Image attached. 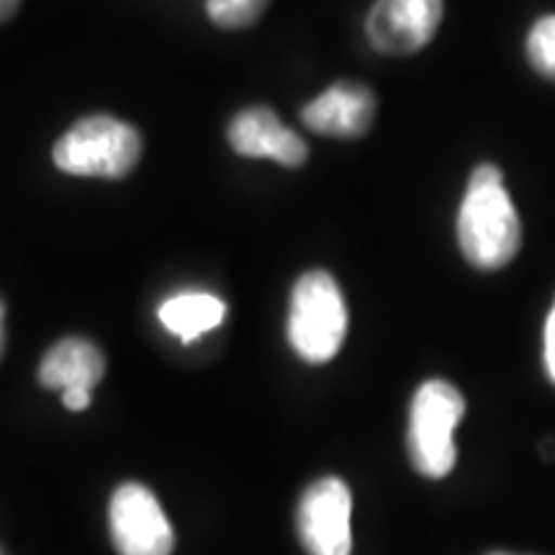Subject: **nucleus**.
Wrapping results in <instances>:
<instances>
[{"label":"nucleus","mask_w":555,"mask_h":555,"mask_svg":"<svg viewBox=\"0 0 555 555\" xmlns=\"http://www.w3.org/2000/svg\"><path fill=\"white\" fill-rule=\"evenodd\" d=\"M491 555H509V553H491Z\"/></svg>","instance_id":"6ab92c4d"},{"label":"nucleus","mask_w":555,"mask_h":555,"mask_svg":"<svg viewBox=\"0 0 555 555\" xmlns=\"http://www.w3.org/2000/svg\"><path fill=\"white\" fill-rule=\"evenodd\" d=\"M142 157V137L131 124L106 114L75 121L54 144V165L78 178H127Z\"/></svg>","instance_id":"f03ea898"},{"label":"nucleus","mask_w":555,"mask_h":555,"mask_svg":"<svg viewBox=\"0 0 555 555\" xmlns=\"http://www.w3.org/2000/svg\"><path fill=\"white\" fill-rule=\"evenodd\" d=\"M352 496L343 478L324 476L304 491L296 512V530L309 555L352 553Z\"/></svg>","instance_id":"39448f33"},{"label":"nucleus","mask_w":555,"mask_h":555,"mask_svg":"<svg viewBox=\"0 0 555 555\" xmlns=\"http://www.w3.org/2000/svg\"><path fill=\"white\" fill-rule=\"evenodd\" d=\"M446 0H376L365 34L378 52L404 57L427 47L440 29Z\"/></svg>","instance_id":"0eeeda50"},{"label":"nucleus","mask_w":555,"mask_h":555,"mask_svg":"<svg viewBox=\"0 0 555 555\" xmlns=\"http://www.w3.org/2000/svg\"><path fill=\"white\" fill-rule=\"evenodd\" d=\"M106 373L103 352L90 339L65 337L50 347L39 365V384L44 388H88L93 391Z\"/></svg>","instance_id":"9d476101"},{"label":"nucleus","mask_w":555,"mask_h":555,"mask_svg":"<svg viewBox=\"0 0 555 555\" xmlns=\"http://www.w3.org/2000/svg\"><path fill=\"white\" fill-rule=\"evenodd\" d=\"M108 527L119 555H170L176 547L168 515L142 483H121L114 491Z\"/></svg>","instance_id":"423d86ee"},{"label":"nucleus","mask_w":555,"mask_h":555,"mask_svg":"<svg viewBox=\"0 0 555 555\" xmlns=\"http://www.w3.org/2000/svg\"><path fill=\"white\" fill-rule=\"evenodd\" d=\"M466 414V401L448 380L433 378L416 388L409 412L406 448L414 468L427 478H446L455 468V427Z\"/></svg>","instance_id":"20e7f679"},{"label":"nucleus","mask_w":555,"mask_h":555,"mask_svg":"<svg viewBox=\"0 0 555 555\" xmlns=\"http://www.w3.org/2000/svg\"><path fill=\"white\" fill-rule=\"evenodd\" d=\"M457 245L478 270L509 266L522 245V224L496 165H478L457 211Z\"/></svg>","instance_id":"f257e3e1"},{"label":"nucleus","mask_w":555,"mask_h":555,"mask_svg":"<svg viewBox=\"0 0 555 555\" xmlns=\"http://www.w3.org/2000/svg\"><path fill=\"white\" fill-rule=\"evenodd\" d=\"M157 314L165 330L178 335L180 343L189 345L224 322L227 304L219 296L206 294V291H189V294L168 298Z\"/></svg>","instance_id":"9b49d317"},{"label":"nucleus","mask_w":555,"mask_h":555,"mask_svg":"<svg viewBox=\"0 0 555 555\" xmlns=\"http://www.w3.org/2000/svg\"><path fill=\"white\" fill-rule=\"evenodd\" d=\"M21 0H0V21H9L16 13Z\"/></svg>","instance_id":"dca6fc26"},{"label":"nucleus","mask_w":555,"mask_h":555,"mask_svg":"<svg viewBox=\"0 0 555 555\" xmlns=\"http://www.w3.org/2000/svg\"><path fill=\"white\" fill-rule=\"evenodd\" d=\"M270 0H206V13L219 29H247L260 21Z\"/></svg>","instance_id":"f8f14e48"},{"label":"nucleus","mask_w":555,"mask_h":555,"mask_svg":"<svg viewBox=\"0 0 555 555\" xmlns=\"http://www.w3.org/2000/svg\"><path fill=\"white\" fill-rule=\"evenodd\" d=\"M545 365H547V376L555 384V319L547 317L545 324Z\"/></svg>","instance_id":"4468645a"},{"label":"nucleus","mask_w":555,"mask_h":555,"mask_svg":"<svg viewBox=\"0 0 555 555\" xmlns=\"http://www.w3.org/2000/svg\"><path fill=\"white\" fill-rule=\"evenodd\" d=\"M0 555H5V553H3V551H0Z\"/></svg>","instance_id":"aec40b11"},{"label":"nucleus","mask_w":555,"mask_h":555,"mask_svg":"<svg viewBox=\"0 0 555 555\" xmlns=\"http://www.w3.org/2000/svg\"><path fill=\"white\" fill-rule=\"evenodd\" d=\"M527 57L547 80H555V16H543L527 37Z\"/></svg>","instance_id":"ddd939ff"},{"label":"nucleus","mask_w":555,"mask_h":555,"mask_svg":"<svg viewBox=\"0 0 555 555\" xmlns=\"http://www.w3.org/2000/svg\"><path fill=\"white\" fill-rule=\"evenodd\" d=\"M551 319H555V304H553V311H551Z\"/></svg>","instance_id":"a211bd4d"},{"label":"nucleus","mask_w":555,"mask_h":555,"mask_svg":"<svg viewBox=\"0 0 555 555\" xmlns=\"http://www.w3.org/2000/svg\"><path fill=\"white\" fill-rule=\"evenodd\" d=\"M62 401H65V406L73 409V412H86L90 406V391L88 388H67V391L62 393Z\"/></svg>","instance_id":"2eb2a0df"},{"label":"nucleus","mask_w":555,"mask_h":555,"mask_svg":"<svg viewBox=\"0 0 555 555\" xmlns=\"http://www.w3.org/2000/svg\"><path fill=\"white\" fill-rule=\"evenodd\" d=\"M229 144L242 157H266L283 168H301L309 147L294 129H288L268 106L240 111L229 124Z\"/></svg>","instance_id":"6e6552de"},{"label":"nucleus","mask_w":555,"mask_h":555,"mask_svg":"<svg viewBox=\"0 0 555 555\" xmlns=\"http://www.w3.org/2000/svg\"><path fill=\"white\" fill-rule=\"evenodd\" d=\"M376 119V95L352 80H339L301 108L307 129L322 137L358 139L367 134Z\"/></svg>","instance_id":"1a4fd4ad"},{"label":"nucleus","mask_w":555,"mask_h":555,"mask_svg":"<svg viewBox=\"0 0 555 555\" xmlns=\"http://www.w3.org/2000/svg\"><path fill=\"white\" fill-rule=\"evenodd\" d=\"M347 335V307L327 270H309L296 281L288 309V343L311 365L330 363Z\"/></svg>","instance_id":"7ed1b4c3"},{"label":"nucleus","mask_w":555,"mask_h":555,"mask_svg":"<svg viewBox=\"0 0 555 555\" xmlns=\"http://www.w3.org/2000/svg\"><path fill=\"white\" fill-rule=\"evenodd\" d=\"M3 319H5V307L0 301V356H3V347H5V330H3Z\"/></svg>","instance_id":"f3484780"}]
</instances>
